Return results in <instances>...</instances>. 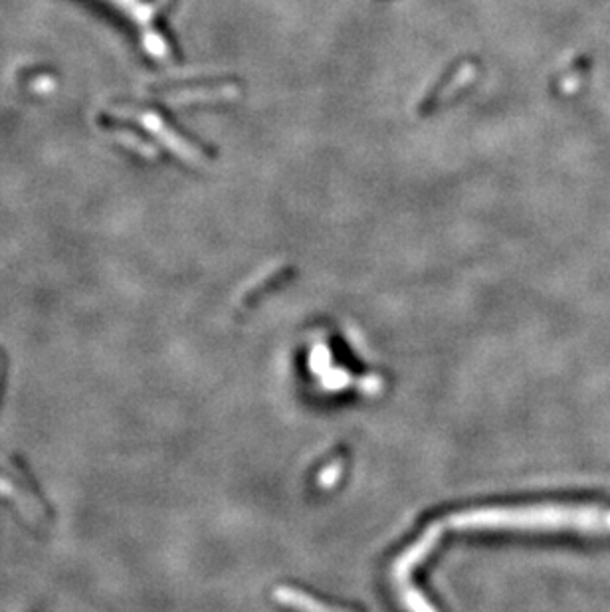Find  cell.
<instances>
[{"instance_id": "1", "label": "cell", "mask_w": 610, "mask_h": 612, "mask_svg": "<svg viewBox=\"0 0 610 612\" xmlns=\"http://www.w3.org/2000/svg\"><path fill=\"white\" fill-rule=\"evenodd\" d=\"M442 529L485 531H559L610 533V509L573 506L480 507L452 514L440 521Z\"/></svg>"}, {"instance_id": "2", "label": "cell", "mask_w": 610, "mask_h": 612, "mask_svg": "<svg viewBox=\"0 0 610 612\" xmlns=\"http://www.w3.org/2000/svg\"><path fill=\"white\" fill-rule=\"evenodd\" d=\"M107 3L114 5L117 10H121V15L129 16L139 26L141 42L147 54L157 60L169 58L171 46L159 32L155 18L171 5V0H107Z\"/></svg>"}, {"instance_id": "3", "label": "cell", "mask_w": 610, "mask_h": 612, "mask_svg": "<svg viewBox=\"0 0 610 612\" xmlns=\"http://www.w3.org/2000/svg\"><path fill=\"white\" fill-rule=\"evenodd\" d=\"M121 114H125L129 117H135L139 124L145 127L151 135H155V139H159L161 143H165L166 147H169L176 157H181L188 163H203L206 155L203 153V149L198 147V145L188 141L183 133L176 131L169 121L163 117V114H159L157 109L153 107H135V105H124L119 107Z\"/></svg>"}, {"instance_id": "4", "label": "cell", "mask_w": 610, "mask_h": 612, "mask_svg": "<svg viewBox=\"0 0 610 612\" xmlns=\"http://www.w3.org/2000/svg\"><path fill=\"white\" fill-rule=\"evenodd\" d=\"M0 497L10 499L22 514L30 519H44V507L40 506L38 499L35 497V494L26 489L25 486H18L15 480H10L8 476L0 474Z\"/></svg>"}, {"instance_id": "5", "label": "cell", "mask_w": 610, "mask_h": 612, "mask_svg": "<svg viewBox=\"0 0 610 612\" xmlns=\"http://www.w3.org/2000/svg\"><path fill=\"white\" fill-rule=\"evenodd\" d=\"M275 600L280 605L287 607V608H294L299 612H349V610H341L335 607H329L325 603H319L317 598L309 597L305 593H299L295 588H287V587H280L277 591L274 593Z\"/></svg>"}, {"instance_id": "6", "label": "cell", "mask_w": 610, "mask_h": 612, "mask_svg": "<svg viewBox=\"0 0 610 612\" xmlns=\"http://www.w3.org/2000/svg\"><path fill=\"white\" fill-rule=\"evenodd\" d=\"M238 95V90L232 85H222L218 90L213 87H203V90H185V92H173L169 94V99L173 104H208V102H226Z\"/></svg>"}, {"instance_id": "7", "label": "cell", "mask_w": 610, "mask_h": 612, "mask_svg": "<svg viewBox=\"0 0 610 612\" xmlns=\"http://www.w3.org/2000/svg\"><path fill=\"white\" fill-rule=\"evenodd\" d=\"M475 77V68L472 64H465L462 68L452 75V80L448 84L442 85V90L436 94L435 99H430L426 105H435V104H442V102H448L454 95H456L460 90H464L465 85L472 84Z\"/></svg>"}, {"instance_id": "8", "label": "cell", "mask_w": 610, "mask_h": 612, "mask_svg": "<svg viewBox=\"0 0 610 612\" xmlns=\"http://www.w3.org/2000/svg\"><path fill=\"white\" fill-rule=\"evenodd\" d=\"M105 129L111 133V135H114L121 145H124V147L127 149H133L135 153L143 155V157H147V159H155V147H151L149 143L143 141L139 135H135V133L129 131V129H124V127H119V125H105Z\"/></svg>"}, {"instance_id": "9", "label": "cell", "mask_w": 610, "mask_h": 612, "mask_svg": "<svg viewBox=\"0 0 610 612\" xmlns=\"http://www.w3.org/2000/svg\"><path fill=\"white\" fill-rule=\"evenodd\" d=\"M339 476H341V464L335 462L329 470L324 472V476H321V482H324V486H331V484L337 482Z\"/></svg>"}]
</instances>
